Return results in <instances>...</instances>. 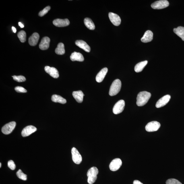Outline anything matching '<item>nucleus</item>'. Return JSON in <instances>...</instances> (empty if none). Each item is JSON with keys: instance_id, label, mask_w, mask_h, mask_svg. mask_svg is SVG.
Segmentation results:
<instances>
[{"instance_id": "nucleus-26", "label": "nucleus", "mask_w": 184, "mask_h": 184, "mask_svg": "<svg viewBox=\"0 0 184 184\" xmlns=\"http://www.w3.org/2000/svg\"><path fill=\"white\" fill-rule=\"evenodd\" d=\"M55 52L58 55H63L65 54V46L62 43H60L58 44L57 47L56 48Z\"/></svg>"}, {"instance_id": "nucleus-6", "label": "nucleus", "mask_w": 184, "mask_h": 184, "mask_svg": "<svg viewBox=\"0 0 184 184\" xmlns=\"http://www.w3.org/2000/svg\"><path fill=\"white\" fill-rule=\"evenodd\" d=\"M71 153L73 162L77 164H80L82 162V158L78 150L75 147H73L71 150Z\"/></svg>"}, {"instance_id": "nucleus-5", "label": "nucleus", "mask_w": 184, "mask_h": 184, "mask_svg": "<svg viewBox=\"0 0 184 184\" xmlns=\"http://www.w3.org/2000/svg\"><path fill=\"white\" fill-rule=\"evenodd\" d=\"M125 103L124 101L121 100L119 101L114 105L113 108V113L118 114L122 113L124 109Z\"/></svg>"}, {"instance_id": "nucleus-3", "label": "nucleus", "mask_w": 184, "mask_h": 184, "mask_svg": "<svg viewBox=\"0 0 184 184\" xmlns=\"http://www.w3.org/2000/svg\"><path fill=\"white\" fill-rule=\"evenodd\" d=\"M99 170L96 167H93L89 169L87 173L88 177V181L89 184H92L95 182L97 178Z\"/></svg>"}, {"instance_id": "nucleus-14", "label": "nucleus", "mask_w": 184, "mask_h": 184, "mask_svg": "<svg viewBox=\"0 0 184 184\" xmlns=\"http://www.w3.org/2000/svg\"><path fill=\"white\" fill-rule=\"evenodd\" d=\"M53 24L56 26L64 27L68 26L70 21L68 19H57L53 21Z\"/></svg>"}, {"instance_id": "nucleus-34", "label": "nucleus", "mask_w": 184, "mask_h": 184, "mask_svg": "<svg viewBox=\"0 0 184 184\" xmlns=\"http://www.w3.org/2000/svg\"><path fill=\"white\" fill-rule=\"evenodd\" d=\"M133 184H143L140 181H137V180H135L134 181H133Z\"/></svg>"}, {"instance_id": "nucleus-29", "label": "nucleus", "mask_w": 184, "mask_h": 184, "mask_svg": "<svg viewBox=\"0 0 184 184\" xmlns=\"http://www.w3.org/2000/svg\"><path fill=\"white\" fill-rule=\"evenodd\" d=\"M12 77L14 81L19 82H24L26 80L25 77L22 75H20V76L14 75Z\"/></svg>"}, {"instance_id": "nucleus-19", "label": "nucleus", "mask_w": 184, "mask_h": 184, "mask_svg": "<svg viewBox=\"0 0 184 184\" xmlns=\"http://www.w3.org/2000/svg\"><path fill=\"white\" fill-rule=\"evenodd\" d=\"M153 37V32L150 30H147L141 38V41L144 43L150 42L152 40Z\"/></svg>"}, {"instance_id": "nucleus-8", "label": "nucleus", "mask_w": 184, "mask_h": 184, "mask_svg": "<svg viewBox=\"0 0 184 184\" xmlns=\"http://www.w3.org/2000/svg\"><path fill=\"white\" fill-rule=\"evenodd\" d=\"M16 123L14 121L10 122L5 125L1 129L2 132L4 134L8 135L10 134L16 126Z\"/></svg>"}, {"instance_id": "nucleus-12", "label": "nucleus", "mask_w": 184, "mask_h": 184, "mask_svg": "<svg viewBox=\"0 0 184 184\" xmlns=\"http://www.w3.org/2000/svg\"><path fill=\"white\" fill-rule=\"evenodd\" d=\"M171 98L169 95H166L159 100L156 104V107L159 108L163 107L168 102Z\"/></svg>"}, {"instance_id": "nucleus-11", "label": "nucleus", "mask_w": 184, "mask_h": 184, "mask_svg": "<svg viewBox=\"0 0 184 184\" xmlns=\"http://www.w3.org/2000/svg\"><path fill=\"white\" fill-rule=\"evenodd\" d=\"M37 130L36 128L32 125H29L25 127L22 132V135L25 137L29 136Z\"/></svg>"}, {"instance_id": "nucleus-15", "label": "nucleus", "mask_w": 184, "mask_h": 184, "mask_svg": "<svg viewBox=\"0 0 184 184\" xmlns=\"http://www.w3.org/2000/svg\"><path fill=\"white\" fill-rule=\"evenodd\" d=\"M50 39L48 37H45L43 38L39 45L41 50H47L49 47Z\"/></svg>"}, {"instance_id": "nucleus-16", "label": "nucleus", "mask_w": 184, "mask_h": 184, "mask_svg": "<svg viewBox=\"0 0 184 184\" xmlns=\"http://www.w3.org/2000/svg\"><path fill=\"white\" fill-rule=\"evenodd\" d=\"M75 44L80 48L83 49L85 51L87 52H90V48L86 42L82 40H78L76 41L75 42Z\"/></svg>"}, {"instance_id": "nucleus-2", "label": "nucleus", "mask_w": 184, "mask_h": 184, "mask_svg": "<svg viewBox=\"0 0 184 184\" xmlns=\"http://www.w3.org/2000/svg\"><path fill=\"white\" fill-rule=\"evenodd\" d=\"M121 83L119 79H116L112 83L110 86L109 94L110 96L116 95L121 90Z\"/></svg>"}, {"instance_id": "nucleus-7", "label": "nucleus", "mask_w": 184, "mask_h": 184, "mask_svg": "<svg viewBox=\"0 0 184 184\" xmlns=\"http://www.w3.org/2000/svg\"><path fill=\"white\" fill-rule=\"evenodd\" d=\"M160 126L159 123L156 121H153L147 124L145 127V129L148 132H153L158 131Z\"/></svg>"}, {"instance_id": "nucleus-24", "label": "nucleus", "mask_w": 184, "mask_h": 184, "mask_svg": "<svg viewBox=\"0 0 184 184\" xmlns=\"http://www.w3.org/2000/svg\"><path fill=\"white\" fill-rule=\"evenodd\" d=\"M84 23L85 26L89 30H94L95 28L94 23L88 17L85 18L84 20Z\"/></svg>"}, {"instance_id": "nucleus-33", "label": "nucleus", "mask_w": 184, "mask_h": 184, "mask_svg": "<svg viewBox=\"0 0 184 184\" xmlns=\"http://www.w3.org/2000/svg\"><path fill=\"white\" fill-rule=\"evenodd\" d=\"M15 90L17 92L19 93H26L27 92V90L21 86H17L15 87Z\"/></svg>"}, {"instance_id": "nucleus-28", "label": "nucleus", "mask_w": 184, "mask_h": 184, "mask_svg": "<svg viewBox=\"0 0 184 184\" xmlns=\"http://www.w3.org/2000/svg\"><path fill=\"white\" fill-rule=\"evenodd\" d=\"M17 177L19 179L23 180V181H26L27 179V176L26 174L23 173L22 170H19L17 172Z\"/></svg>"}, {"instance_id": "nucleus-23", "label": "nucleus", "mask_w": 184, "mask_h": 184, "mask_svg": "<svg viewBox=\"0 0 184 184\" xmlns=\"http://www.w3.org/2000/svg\"><path fill=\"white\" fill-rule=\"evenodd\" d=\"M52 100L53 102L59 103L63 104H65L67 102V101L65 99L57 94H54L52 96Z\"/></svg>"}, {"instance_id": "nucleus-1", "label": "nucleus", "mask_w": 184, "mask_h": 184, "mask_svg": "<svg viewBox=\"0 0 184 184\" xmlns=\"http://www.w3.org/2000/svg\"><path fill=\"white\" fill-rule=\"evenodd\" d=\"M151 96L150 93L144 91L141 92L137 95L136 104L139 106H144L148 102Z\"/></svg>"}, {"instance_id": "nucleus-20", "label": "nucleus", "mask_w": 184, "mask_h": 184, "mask_svg": "<svg viewBox=\"0 0 184 184\" xmlns=\"http://www.w3.org/2000/svg\"><path fill=\"white\" fill-rule=\"evenodd\" d=\"M70 59L72 61H84V59L82 54L78 52H74L72 53L70 57Z\"/></svg>"}, {"instance_id": "nucleus-35", "label": "nucleus", "mask_w": 184, "mask_h": 184, "mask_svg": "<svg viewBox=\"0 0 184 184\" xmlns=\"http://www.w3.org/2000/svg\"><path fill=\"white\" fill-rule=\"evenodd\" d=\"M19 26H20L21 28H24V25H23L22 23L21 22H19Z\"/></svg>"}, {"instance_id": "nucleus-30", "label": "nucleus", "mask_w": 184, "mask_h": 184, "mask_svg": "<svg viewBox=\"0 0 184 184\" xmlns=\"http://www.w3.org/2000/svg\"><path fill=\"white\" fill-rule=\"evenodd\" d=\"M51 9V7L50 6H48L45 8H44L39 13V16L40 17H42L44 16Z\"/></svg>"}, {"instance_id": "nucleus-22", "label": "nucleus", "mask_w": 184, "mask_h": 184, "mask_svg": "<svg viewBox=\"0 0 184 184\" xmlns=\"http://www.w3.org/2000/svg\"><path fill=\"white\" fill-rule=\"evenodd\" d=\"M147 63H148V61H145L137 64L134 67V70L135 72L139 73L142 71L147 65Z\"/></svg>"}, {"instance_id": "nucleus-32", "label": "nucleus", "mask_w": 184, "mask_h": 184, "mask_svg": "<svg viewBox=\"0 0 184 184\" xmlns=\"http://www.w3.org/2000/svg\"><path fill=\"white\" fill-rule=\"evenodd\" d=\"M8 166L10 169L12 170L15 169L16 166L14 161L12 160H10L8 163Z\"/></svg>"}, {"instance_id": "nucleus-25", "label": "nucleus", "mask_w": 184, "mask_h": 184, "mask_svg": "<svg viewBox=\"0 0 184 184\" xmlns=\"http://www.w3.org/2000/svg\"><path fill=\"white\" fill-rule=\"evenodd\" d=\"M174 32L184 41V27L179 26L174 29Z\"/></svg>"}, {"instance_id": "nucleus-37", "label": "nucleus", "mask_w": 184, "mask_h": 184, "mask_svg": "<svg viewBox=\"0 0 184 184\" xmlns=\"http://www.w3.org/2000/svg\"><path fill=\"white\" fill-rule=\"evenodd\" d=\"M1 163H0V167L1 168Z\"/></svg>"}, {"instance_id": "nucleus-13", "label": "nucleus", "mask_w": 184, "mask_h": 184, "mask_svg": "<svg viewBox=\"0 0 184 184\" xmlns=\"http://www.w3.org/2000/svg\"><path fill=\"white\" fill-rule=\"evenodd\" d=\"M46 72L50 76L55 79H57L59 77V74L57 70L54 67H51L46 66L44 68Z\"/></svg>"}, {"instance_id": "nucleus-31", "label": "nucleus", "mask_w": 184, "mask_h": 184, "mask_svg": "<svg viewBox=\"0 0 184 184\" xmlns=\"http://www.w3.org/2000/svg\"><path fill=\"white\" fill-rule=\"evenodd\" d=\"M166 184H182L178 180L175 179H170L166 181Z\"/></svg>"}, {"instance_id": "nucleus-21", "label": "nucleus", "mask_w": 184, "mask_h": 184, "mask_svg": "<svg viewBox=\"0 0 184 184\" xmlns=\"http://www.w3.org/2000/svg\"><path fill=\"white\" fill-rule=\"evenodd\" d=\"M72 95L73 97L77 102L81 103L83 102L84 95L82 91H74L73 92Z\"/></svg>"}, {"instance_id": "nucleus-9", "label": "nucleus", "mask_w": 184, "mask_h": 184, "mask_svg": "<svg viewBox=\"0 0 184 184\" xmlns=\"http://www.w3.org/2000/svg\"><path fill=\"white\" fill-rule=\"evenodd\" d=\"M122 164V162L121 159L119 158L114 159L110 164V169L112 171H117L121 167Z\"/></svg>"}, {"instance_id": "nucleus-27", "label": "nucleus", "mask_w": 184, "mask_h": 184, "mask_svg": "<svg viewBox=\"0 0 184 184\" xmlns=\"http://www.w3.org/2000/svg\"><path fill=\"white\" fill-rule=\"evenodd\" d=\"M17 36L20 41L22 43H24L26 41V34L24 31L21 30L17 34Z\"/></svg>"}, {"instance_id": "nucleus-10", "label": "nucleus", "mask_w": 184, "mask_h": 184, "mask_svg": "<svg viewBox=\"0 0 184 184\" xmlns=\"http://www.w3.org/2000/svg\"><path fill=\"white\" fill-rule=\"evenodd\" d=\"M108 16L110 21L114 25L119 26L121 24V20L119 15L113 12H110Z\"/></svg>"}, {"instance_id": "nucleus-4", "label": "nucleus", "mask_w": 184, "mask_h": 184, "mask_svg": "<svg viewBox=\"0 0 184 184\" xmlns=\"http://www.w3.org/2000/svg\"><path fill=\"white\" fill-rule=\"evenodd\" d=\"M169 5V3L166 0H160L155 2L151 5L152 8L154 9H161L166 8Z\"/></svg>"}, {"instance_id": "nucleus-18", "label": "nucleus", "mask_w": 184, "mask_h": 184, "mask_svg": "<svg viewBox=\"0 0 184 184\" xmlns=\"http://www.w3.org/2000/svg\"><path fill=\"white\" fill-rule=\"evenodd\" d=\"M108 69L107 68H104L101 70L96 77V81L98 83L102 82L106 76L108 72Z\"/></svg>"}, {"instance_id": "nucleus-36", "label": "nucleus", "mask_w": 184, "mask_h": 184, "mask_svg": "<svg viewBox=\"0 0 184 184\" xmlns=\"http://www.w3.org/2000/svg\"><path fill=\"white\" fill-rule=\"evenodd\" d=\"M12 30H13V32L15 33L16 32H17L16 29L14 27H12Z\"/></svg>"}, {"instance_id": "nucleus-17", "label": "nucleus", "mask_w": 184, "mask_h": 184, "mask_svg": "<svg viewBox=\"0 0 184 184\" xmlns=\"http://www.w3.org/2000/svg\"><path fill=\"white\" fill-rule=\"evenodd\" d=\"M39 38V35L38 33H34L29 38L28 43L29 44L32 46L36 45L38 43Z\"/></svg>"}]
</instances>
